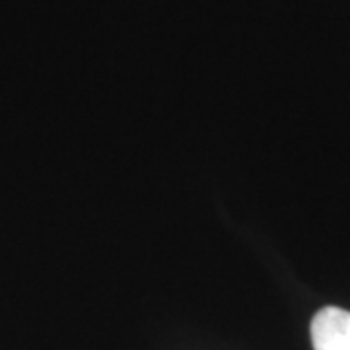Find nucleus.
Here are the masks:
<instances>
[{
	"mask_svg": "<svg viewBox=\"0 0 350 350\" xmlns=\"http://www.w3.org/2000/svg\"><path fill=\"white\" fill-rule=\"evenodd\" d=\"M313 350H350V312L323 308L312 319Z\"/></svg>",
	"mask_w": 350,
	"mask_h": 350,
	"instance_id": "nucleus-1",
	"label": "nucleus"
}]
</instances>
